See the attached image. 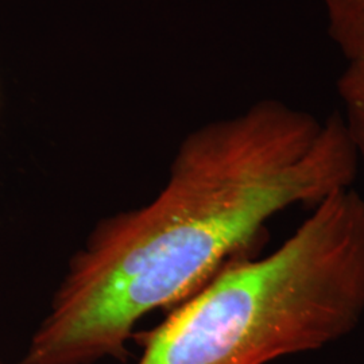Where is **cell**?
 Returning a JSON list of instances; mask_svg holds the SVG:
<instances>
[{
    "label": "cell",
    "mask_w": 364,
    "mask_h": 364,
    "mask_svg": "<svg viewBox=\"0 0 364 364\" xmlns=\"http://www.w3.org/2000/svg\"><path fill=\"white\" fill-rule=\"evenodd\" d=\"M340 112L353 150L364 169V57L350 61L338 80Z\"/></svg>",
    "instance_id": "obj_3"
},
{
    "label": "cell",
    "mask_w": 364,
    "mask_h": 364,
    "mask_svg": "<svg viewBox=\"0 0 364 364\" xmlns=\"http://www.w3.org/2000/svg\"><path fill=\"white\" fill-rule=\"evenodd\" d=\"M364 317V197H328L281 246L230 262L156 328L136 364H269L318 351Z\"/></svg>",
    "instance_id": "obj_2"
},
{
    "label": "cell",
    "mask_w": 364,
    "mask_h": 364,
    "mask_svg": "<svg viewBox=\"0 0 364 364\" xmlns=\"http://www.w3.org/2000/svg\"><path fill=\"white\" fill-rule=\"evenodd\" d=\"M358 171L340 112L320 120L269 99L196 130L154 200L95 225L21 364L124 360L144 316L173 311L277 215L350 189Z\"/></svg>",
    "instance_id": "obj_1"
},
{
    "label": "cell",
    "mask_w": 364,
    "mask_h": 364,
    "mask_svg": "<svg viewBox=\"0 0 364 364\" xmlns=\"http://www.w3.org/2000/svg\"><path fill=\"white\" fill-rule=\"evenodd\" d=\"M0 364H4V363H3V362H1V360H0Z\"/></svg>",
    "instance_id": "obj_4"
}]
</instances>
